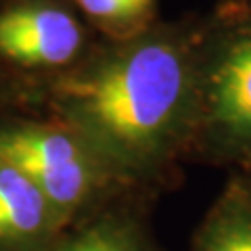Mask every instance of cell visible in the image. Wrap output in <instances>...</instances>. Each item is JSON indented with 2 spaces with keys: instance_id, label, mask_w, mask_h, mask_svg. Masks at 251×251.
<instances>
[{
  "instance_id": "5",
  "label": "cell",
  "mask_w": 251,
  "mask_h": 251,
  "mask_svg": "<svg viewBox=\"0 0 251 251\" xmlns=\"http://www.w3.org/2000/svg\"><path fill=\"white\" fill-rule=\"evenodd\" d=\"M49 205L27 176L0 163V239L34 237L46 222Z\"/></svg>"
},
{
  "instance_id": "6",
  "label": "cell",
  "mask_w": 251,
  "mask_h": 251,
  "mask_svg": "<svg viewBox=\"0 0 251 251\" xmlns=\"http://www.w3.org/2000/svg\"><path fill=\"white\" fill-rule=\"evenodd\" d=\"M195 251H251V191L234 188L211 214Z\"/></svg>"
},
{
  "instance_id": "7",
  "label": "cell",
  "mask_w": 251,
  "mask_h": 251,
  "mask_svg": "<svg viewBox=\"0 0 251 251\" xmlns=\"http://www.w3.org/2000/svg\"><path fill=\"white\" fill-rule=\"evenodd\" d=\"M84 15L113 31L140 29L153 17L155 0H74Z\"/></svg>"
},
{
  "instance_id": "2",
  "label": "cell",
  "mask_w": 251,
  "mask_h": 251,
  "mask_svg": "<svg viewBox=\"0 0 251 251\" xmlns=\"http://www.w3.org/2000/svg\"><path fill=\"white\" fill-rule=\"evenodd\" d=\"M197 111L224 149L251 153V23H228L197 46Z\"/></svg>"
},
{
  "instance_id": "4",
  "label": "cell",
  "mask_w": 251,
  "mask_h": 251,
  "mask_svg": "<svg viewBox=\"0 0 251 251\" xmlns=\"http://www.w3.org/2000/svg\"><path fill=\"white\" fill-rule=\"evenodd\" d=\"M0 163L13 166L57 207H72L88 186V166L67 134L52 130H11L0 134Z\"/></svg>"
},
{
  "instance_id": "8",
  "label": "cell",
  "mask_w": 251,
  "mask_h": 251,
  "mask_svg": "<svg viewBox=\"0 0 251 251\" xmlns=\"http://www.w3.org/2000/svg\"><path fill=\"white\" fill-rule=\"evenodd\" d=\"M61 251H134V249L115 230L97 228L80 239H75L69 245H65Z\"/></svg>"
},
{
  "instance_id": "1",
  "label": "cell",
  "mask_w": 251,
  "mask_h": 251,
  "mask_svg": "<svg viewBox=\"0 0 251 251\" xmlns=\"http://www.w3.org/2000/svg\"><path fill=\"white\" fill-rule=\"evenodd\" d=\"M69 111L115 157L166 149L197 111V44L147 31L59 86Z\"/></svg>"
},
{
  "instance_id": "3",
  "label": "cell",
  "mask_w": 251,
  "mask_h": 251,
  "mask_svg": "<svg viewBox=\"0 0 251 251\" xmlns=\"http://www.w3.org/2000/svg\"><path fill=\"white\" fill-rule=\"evenodd\" d=\"M84 29L52 0H23L0 9V57L23 67H63L80 54Z\"/></svg>"
}]
</instances>
